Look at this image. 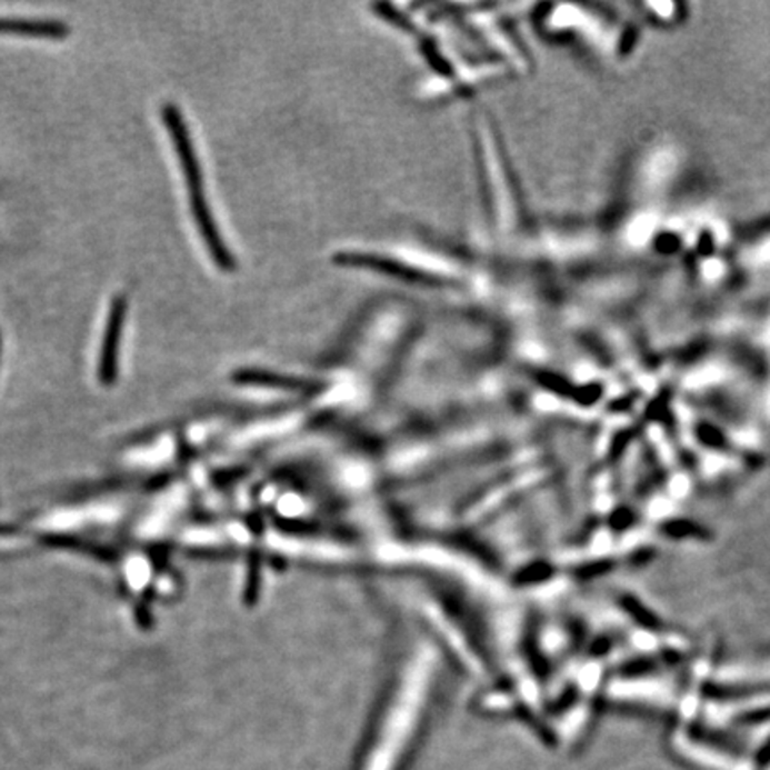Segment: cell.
I'll return each mask as SVG.
<instances>
[{
  "label": "cell",
  "instance_id": "cell-1",
  "mask_svg": "<svg viewBox=\"0 0 770 770\" xmlns=\"http://www.w3.org/2000/svg\"><path fill=\"white\" fill-rule=\"evenodd\" d=\"M162 122L167 126L173 147H176L182 176H184L188 191H190L191 214H193L194 223L199 227L203 243L208 247L212 261L217 262L221 270L232 271L236 267L234 257L223 243L217 221L212 218L211 209H209L208 197L203 191L202 167H200L199 158L194 152L193 140H191L188 126L182 120L181 111L173 104L164 106L162 108Z\"/></svg>",
  "mask_w": 770,
  "mask_h": 770
},
{
  "label": "cell",
  "instance_id": "cell-2",
  "mask_svg": "<svg viewBox=\"0 0 770 770\" xmlns=\"http://www.w3.org/2000/svg\"><path fill=\"white\" fill-rule=\"evenodd\" d=\"M126 297L113 298L106 321L104 339L99 359V380L104 386H113L118 379V359H120V342H122L123 321H126Z\"/></svg>",
  "mask_w": 770,
  "mask_h": 770
},
{
  "label": "cell",
  "instance_id": "cell-3",
  "mask_svg": "<svg viewBox=\"0 0 770 770\" xmlns=\"http://www.w3.org/2000/svg\"><path fill=\"white\" fill-rule=\"evenodd\" d=\"M68 32L70 31L64 23L54 20L0 19V34L59 40L67 37Z\"/></svg>",
  "mask_w": 770,
  "mask_h": 770
},
{
  "label": "cell",
  "instance_id": "cell-4",
  "mask_svg": "<svg viewBox=\"0 0 770 770\" xmlns=\"http://www.w3.org/2000/svg\"><path fill=\"white\" fill-rule=\"evenodd\" d=\"M344 259L341 261L347 262V264H353V267L362 268H374L379 270L380 273H386V276L397 277V279L409 280V282H432V277L423 276L419 271L412 270V268H406L400 262L386 261V259H379L374 256H341Z\"/></svg>",
  "mask_w": 770,
  "mask_h": 770
},
{
  "label": "cell",
  "instance_id": "cell-5",
  "mask_svg": "<svg viewBox=\"0 0 770 770\" xmlns=\"http://www.w3.org/2000/svg\"><path fill=\"white\" fill-rule=\"evenodd\" d=\"M46 544L54 546V548H67V550L86 551V553L96 554V557L102 560L114 559L113 553L106 550V548L88 544V542L79 541V539H73V537L50 536L47 537Z\"/></svg>",
  "mask_w": 770,
  "mask_h": 770
},
{
  "label": "cell",
  "instance_id": "cell-6",
  "mask_svg": "<svg viewBox=\"0 0 770 770\" xmlns=\"http://www.w3.org/2000/svg\"><path fill=\"white\" fill-rule=\"evenodd\" d=\"M11 532V530H8V528L0 527V533H8Z\"/></svg>",
  "mask_w": 770,
  "mask_h": 770
},
{
  "label": "cell",
  "instance_id": "cell-7",
  "mask_svg": "<svg viewBox=\"0 0 770 770\" xmlns=\"http://www.w3.org/2000/svg\"><path fill=\"white\" fill-rule=\"evenodd\" d=\"M0 350H2V338H0Z\"/></svg>",
  "mask_w": 770,
  "mask_h": 770
}]
</instances>
